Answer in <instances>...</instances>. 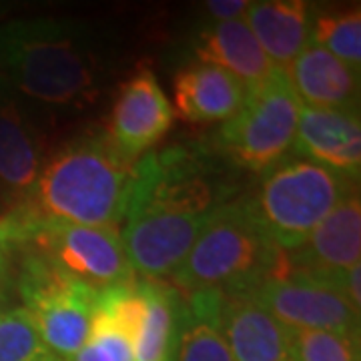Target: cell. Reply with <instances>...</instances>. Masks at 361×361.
Here are the masks:
<instances>
[{
	"instance_id": "7a4b0ae2",
	"label": "cell",
	"mask_w": 361,
	"mask_h": 361,
	"mask_svg": "<svg viewBox=\"0 0 361 361\" xmlns=\"http://www.w3.org/2000/svg\"><path fill=\"white\" fill-rule=\"evenodd\" d=\"M137 161L123 155L106 130L77 137L42 165L25 201L8 207L0 223L13 241L40 223L118 231L129 205Z\"/></svg>"
},
{
	"instance_id": "9c48e42d",
	"label": "cell",
	"mask_w": 361,
	"mask_h": 361,
	"mask_svg": "<svg viewBox=\"0 0 361 361\" xmlns=\"http://www.w3.org/2000/svg\"><path fill=\"white\" fill-rule=\"evenodd\" d=\"M187 311L219 329L233 361H293L291 329L251 293H197Z\"/></svg>"
},
{
	"instance_id": "52a82bcc",
	"label": "cell",
	"mask_w": 361,
	"mask_h": 361,
	"mask_svg": "<svg viewBox=\"0 0 361 361\" xmlns=\"http://www.w3.org/2000/svg\"><path fill=\"white\" fill-rule=\"evenodd\" d=\"M301 103L285 71L275 68L269 78L249 87L245 101L223 123L217 145L235 167L265 173L293 149Z\"/></svg>"
},
{
	"instance_id": "ac0fdd59",
	"label": "cell",
	"mask_w": 361,
	"mask_h": 361,
	"mask_svg": "<svg viewBox=\"0 0 361 361\" xmlns=\"http://www.w3.org/2000/svg\"><path fill=\"white\" fill-rule=\"evenodd\" d=\"M193 51L197 63L219 66L239 78L247 89L263 82L275 71L243 18L211 23L201 28L193 42Z\"/></svg>"
},
{
	"instance_id": "30bf717a",
	"label": "cell",
	"mask_w": 361,
	"mask_h": 361,
	"mask_svg": "<svg viewBox=\"0 0 361 361\" xmlns=\"http://www.w3.org/2000/svg\"><path fill=\"white\" fill-rule=\"evenodd\" d=\"M291 331H336L360 337V310L334 283L307 275H285L249 291Z\"/></svg>"
},
{
	"instance_id": "2e32d148",
	"label": "cell",
	"mask_w": 361,
	"mask_h": 361,
	"mask_svg": "<svg viewBox=\"0 0 361 361\" xmlns=\"http://www.w3.org/2000/svg\"><path fill=\"white\" fill-rule=\"evenodd\" d=\"M313 13L303 0H259L249 4L243 20L271 65L285 71L311 44Z\"/></svg>"
},
{
	"instance_id": "3957f363",
	"label": "cell",
	"mask_w": 361,
	"mask_h": 361,
	"mask_svg": "<svg viewBox=\"0 0 361 361\" xmlns=\"http://www.w3.org/2000/svg\"><path fill=\"white\" fill-rule=\"evenodd\" d=\"M104 56L89 26L63 18L0 25V77L37 103L80 111L103 89Z\"/></svg>"
},
{
	"instance_id": "ba28073f",
	"label": "cell",
	"mask_w": 361,
	"mask_h": 361,
	"mask_svg": "<svg viewBox=\"0 0 361 361\" xmlns=\"http://www.w3.org/2000/svg\"><path fill=\"white\" fill-rule=\"evenodd\" d=\"M16 247L39 251L71 277L97 291L137 281L118 231L113 229L40 223L20 233Z\"/></svg>"
},
{
	"instance_id": "d4e9b609",
	"label": "cell",
	"mask_w": 361,
	"mask_h": 361,
	"mask_svg": "<svg viewBox=\"0 0 361 361\" xmlns=\"http://www.w3.org/2000/svg\"><path fill=\"white\" fill-rule=\"evenodd\" d=\"M16 251L8 235L0 227V313L11 307V297L16 293Z\"/></svg>"
},
{
	"instance_id": "277c9868",
	"label": "cell",
	"mask_w": 361,
	"mask_h": 361,
	"mask_svg": "<svg viewBox=\"0 0 361 361\" xmlns=\"http://www.w3.org/2000/svg\"><path fill=\"white\" fill-rule=\"evenodd\" d=\"M285 275V251L259 221L251 199H235L211 215L171 279L177 291L191 297L249 293Z\"/></svg>"
},
{
	"instance_id": "e0dca14e",
	"label": "cell",
	"mask_w": 361,
	"mask_h": 361,
	"mask_svg": "<svg viewBox=\"0 0 361 361\" xmlns=\"http://www.w3.org/2000/svg\"><path fill=\"white\" fill-rule=\"evenodd\" d=\"M245 94L239 78L215 65L193 63L175 77L177 115L189 123H225L241 109Z\"/></svg>"
},
{
	"instance_id": "603a6c76",
	"label": "cell",
	"mask_w": 361,
	"mask_h": 361,
	"mask_svg": "<svg viewBox=\"0 0 361 361\" xmlns=\"http://www.w3.org/2000/svg\"><path fill=\"white\" fill-rule=\"evenodd\" d=\"M293 361H360V337L336 331H291Z\"/></svg>"
},
{
	"instance_id": "cb8c5ba5",
	"label": "cell",
	"mask_w": 361,
	"mask_h": 361,
	"mask_svg": "<svg viewBox=\"0 0 361 361\" xmlns=\"http://www.w3.org/2000/svg\"><path fill=\"white\" fill-rule=\"evenodd\" d=\"M68 361H135L133 339L106 317L92 313L89 339Z\"/></svg>"
},
{
	"instance_id": "4316f807",
	"label": "cell",
	"mask_w": 361,
	"mask_h": 361,
	"mask_svg": "<svg viewBox=\"0 0 361 361\" xmlns=\"http://www.w3.org/2000/svg\"><path fill=\"white\" fill-rule=\"evenodd\" d=\"M343 291H345V297L351 301V305L361 311V263L345 271Z\"/></svg>"
},
{
	"instance_id": "7c38bea8",
	"label": "cell",
	"mask_w": 361,
	"mask_h": 361,
	"mask_svg": "<svg viewBox=\"0 0 361 361\" xmlns=\"http://www.w3.org/2000/svg\"><path fill=\"white\" fill-rule=\"evenodd\" d=\"M175 123V109L149 66L139 68L116 92L109 137L133 161L147 155Z\"/></svg>"
},
{
	"instance_id": "484cf974",
	"label": "cell",
	"mask_w": 361,
	"mask_h": 361,
	"mask_svg": "<svg viewBox=\"0 0 361 361\" xmlns=\"http://www.w3.org/2000/svg\"><path fill=\"white\" fill-rule=\"evenodd\" d=\"M247 0H211L205 2V11L213 16V23H227V20H241L249 11Z\"/></svg>"
},
{
	"instance_id": "d6986e66",
	"label": "cell",
	"mask_w": 361,
	"mask_h": 361,
	"mask_svg": "<svg viewBox=\"0 0 361 361\" xmlns=\"http://www.w3.org/2000/svg\"><path fill=\"white\" fill-rule=\"evenodd\" d=\"M147 299L139 334L135 337V361H173L185 323V301L165 281H139Z\"/></svg>"
},
{
	"instance_id": "8992f818",
	"label": "cell",
	"mask_w": 361,
	"mask_h": 361,
	"mask_svg": "<svg viewBox=\"0 0 361 361\" xmlns=\"http://www.w3.org/2000/svg\"><path fill=\"white\" fill-rule=\"evenodd\" d=\"M16 295L42 343L68 361L87 343L99 291L30 247H16Z\"/></svg>"
},
{
	"instance_id": "4fadbf2b",
	"label": "cell",
	"mask_w": 361,
	"mask_h": 361,
	"mask_svg": "<svg viewBox=\"0 0 361 361\" xmlns=\"http://www.w3.org/2000/svg\"><path fill=\"white\" fill-rule=\"evenodd\" d=\"M293 149L295 155L357 180L361 171L360 111L301 106Z\"/></svg>"
},
{
	"instance_id": "5bb4252c",
	"label": "cell",
	"mask_w": 361,
	"mask_h": 361,
	"mask_svg": "<svg viewBox=\"0 0 361 361\" xmlns=\"http://www.w3.org/2000/svg\"><path fill=\"white\" fill-rule=\"evenodd\" d=\"M42 165L39 133L18 104L16 92L0 77V189L13 199L11 207L25 201Z\"/></svg>"
},
{
	"instance_id": "8fae6325",
	"label": "cell",
	"mask_w": 361,
	"mask_h": 361,
	"mask_svg": "<svg viewBox=\"0 0 361 361\" xmlns=\"http://www.w3.org/2000/svg\"><path fill=\"white\" fill-rule=\"evenodd\" d=\"M287 275H307L343 291L345 271L361 263V201L357 189L295 249L285 251ZM345 293V291H343Z\"/></svg>"
},
{
	"instance_id": "6da1fadb",
	"label": "cell",
	"mask_w": 361,
	"mask_h": 361,
	"mask_svg": "<svg viewBox=\"0 0 361 361\" xmlns=\"http://www.w3.org/2000/svg\"><path fill=\"white\" fill-rule=\"evenodd\" d=\"M235 187L201 145L149 151L135 163L129 205L118 237L130 267L149 281L179 269L211 215Z\"/></svg>"
},
{
	"instance_id": "9a60e30c",
	"label": "cell",
	"mask_w": 361,
	"mask_h": 361,
	"mask_svg": "<svg viewBox=\"0 0 361 361\" xmlns=\"http://www.w3.org/2000/svg\"><path fill=\"white\" fill-rule=\"evenodd\" d=\"M301 106L360 111V71L317 44H310L285 68Z\"/></svg>"
},
{
	"instance_id": "ffe728a7",
	"label": "cell",
	"mask_w": 361,
	"mask_h": 361,
	"mask_svg": "<svg viewBox=\"0 0 361 361\" xmlns=\"http://www.w3.org/2000/svg\"><path fill=\"white\" fill-rule=\"evenodd\" d=\"M311 44L331 52L351 68H361V11L360 4L343 11L313 13Z\"/></svg>"
},
{
	"instance_id": "44dd1931",
	"label": "cell",
	"mask_w": 361,
	"mask_h": 361,
	"mask_svg": "<svg viewBox=\"0 0 361 361\" xmlns=\"http://www.w3.org/2000/svg\"><path fill=\"white\" fill-rule=\"evenodd\" d=\"M0 361H61L42 343L23 307L0 313Z\"/></svg>"
},
{
	"instance_id": "5b68a950",
	"label": "cell",
	"mask_w": 361,
	"mask_h": 361,
	"mask_svg": "<svg viewBox=\"0 0 361 361\" xmlns=\"http://www.w3.org/2000/svg\"><path fill=\"white\" fill-rule=\"evenodd\" d=\"M357 180L305 157H285L263 173L253 211L283 251L301 245L349 193Z\"/></svg>"
},
{
	"instance_id": "7402d4cb",
	"label": "cell",
	"mask_w": 361,
	"mask_h": 361,
	"mask_svg": "<svg viewBox=\"0 0 361 361\" xmlns=\"http://www.w3.org/2000/svg\"><path fill=\"white\" fill-rule=\"evenodd\" d=\"M173 361H233L219 329L203 317L191 315L185 305V323Z\"/></svg>"
}]
</instances>
